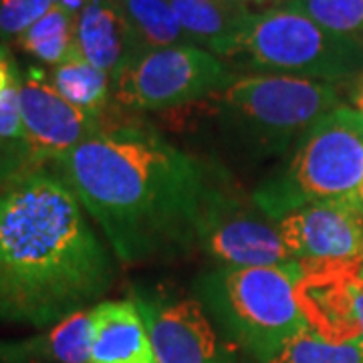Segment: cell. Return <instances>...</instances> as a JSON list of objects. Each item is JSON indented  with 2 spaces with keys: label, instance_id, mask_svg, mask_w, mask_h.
<instances>
[{
  "label": "cell",
  "instance_id": "cell-25",
  "mask_svg": "<svg viewBox=\"0 0 363 363\" xmlns=\"http://www.w3.org/2000/svg\"><path fill=\"white\" fill-rule=\"evenodd\" d=\"M347 99H350V107L355 109L359 116L363 117V73L350 81V91H347Z\"/></svg>",
  "mask_w": 363,
  "mask_h": 363
},
{
  "label": "cell",
  "instance_id": "cell-19",
  "mask_svg": "<svg viewBox=\"0 0 363 363\" xmlns=\"http://www.w3.org/2000/svg\"><path fill=\"white\" fill-rule=\"evenodd\" d=\"M279 6L297 11L325 30L363 40V0H286Z\"/></svg>",
  "mask_w": 363,
  "mask_h": 363
},
{
  "label": "cell",
  "instance_id": "cell-23",
  "mask_svg": "<svg viewBox=\"0 0 363 363\" xmlns=\"http://www.w3.org/2000/svg\"><path fill=\"white\" fill-rule=\"evenodd\" d=\"M351 327L353 341L363 351V267L351 283Z\"/></svg>",
  "mask_w": 363,
  "mask_h": 363
},
{
  "label": "cell",
  "instance_id": "cell-10",
  "mask_svg": "<svg viewBox=\"0 0 363 363\" xmlns=\"http://www.w3.org/2000/svg\"><path fill=\"white\" fill-rule=\"evenodd\" d=\"M21 111L26 143L37 166L51 164L105 130V119L69 104L39 65H30L23 73Z\"/></svg>",
  "mask_w": 363,
  "mask_h": 363
},
{
  "label": "cell",
  "instance_id": "cell-18",
  "mask_svg": "<svg viewBox=\"0 0 363 363\" xmlns=\"http://www.w3.org/2000/svg\"><path fill=\"white\" fill-rule=\"evenodd\" d=\"M262 363H363V351L353 341H333L307 329L285 341Z\"/></svg>",
  "mask_w": 363,
  "mask_h": 363
},
{
  "label": "cell",
  "instance_id": "cell-5",
  "mask_svg": "<svg viewBox=\"0 0 363 363\" xmlns=\"http://www.w3.org/2000/svg\"><path fill=\"white\" fill-rule=\"evenodd\" d=\"M363 182V117L337 105L307 131L250 196L260 212L279 222L298 208L350 202Z\"/></svg>",
  "mask_w": 363,
  "mask_h": 363
},
{
  "label": "cell",
  "instance_id": "cell-15",
  "mask_svg": "<svg viewBox=\"0 0 363 363\" xmlns=\"http://www.w3.org/2000/svg\"><path fill=\"white\" fill-rule=\"evenodd\" d=\"M51 81L69 104L89 116L105 119L111 107V77L91 65L77 47H73L59 65L52 67Z\"/></svg>",
  "mask_w": 363,
  "mask_h": 363
},
{
  "label": "cell",
  "instance_id": "cell-8",
  "mask_svg": "<svg viewBox=\"0 0 363 363\" xmlns=\"http://www.w3.org/2000/svg\"><path fill=\"white\" fill-rule=\"evenodd\" d=\"M198 248L220 267H277L297 262L289 255L277 222L247 204L220 180L208 204Z\"/></svg>",
  "mask_w": 363,
  "mask_h": 363
},
{
  "label": "cell",
  "instance_id": "cell-29",
  "mask_svg": "<svg viewBox=\"0 0 363 363\" xmlns=\"http://www.w3.org/2000/svg\"><path fill=\"white\" fill-rule=\"evenodd\" d=\"M357 210H359V212H362V214H363V208H357Z\"/></svg>",
  "mask_w": 363,
  "mask_h": 363
},
{
  "label": "cell",
  "instance_id": "cell-17",
  "mask_svg": "<svg viewBox=\"0 0 363 363\" xmlns=\"http://www.w3.org/2000/svg\"><path fill=\"white\" fill-rule=\"evenodd\" d=\"M75 21L77 16L57 2L43 18L26 28L16 45L45 65H59L75 47Z\"/></svg>",
  "mask_w": 363,
  "mask_h": 363
},
{
  "label": "cell",
  "instance_id": "cell-30",
  "mask_svg": "<svg viewBox=\"0 0 363 363\" xmlns=\"http://www.w3.org/2000/svg\"><path fill=\"white\" fill-rule=\"evenodd\" d=\"M0 363H6V362H0Z\"/></svg>",
  "mask_w": 363,
  "mask_h": 363
},
{
  "label": "cell",
  "instance_id": "cell-24",
  "mask_svg": "<svg viewBox=\"0 0 363 363\" xmlns=\"http://www.w3.org/2000/svg\"><path fill=\"white\" fill-rule=\"evenodd\" d=\"M21 79H23V71L18 69L13 51L9 49L6 43L0 40V95L11 89L13 85H18Z\"/></svg>",
  "mask_w": 363,
  "mask_h": 363
},
{
  "label": "cell",
  "instance_id": "cell-11",
  "mask_svg": "<svg viewBox=\"0 0 363 363\" xmlns=\"http://www.w3.org/2000/svg\"><path fill=\"white\" fill-rule=\"evenodd\" d=\"M277 226L297 262L363 259V214L347 200L298 208Z\"/></svg>",
  "mask_w": 363,
  "mask_h": 363
},
{
  "label": "cell",
  "instance_id": "cell-7",
  "mask_svg": "<svg viewBox=\"0 0 363 363\" xmlns=\"http://www.w3.org/2000/svg\"><path fill=\"white\" fill-rule=\"evenodd\" d=\"M233 79L216 55L176 45L140 55L111 81V99L128 111H162L212 97Z\"/></svg>",
  "mask_w": 363,
  "mask_h": 363
},
{
  "label": "cell",
  "instance_id": "cell-22",
  "mask_svg": "<svg viewBox=\"0 0 363 363\" xmlns=\"http://www.w3.org/2000/svg\"><path fill=\"white\" fill-rule=\"evenodd\" d=\"M37 166L28 143L0 140V190L28 168Z\"/></svg>",
  "mask_w": 363,
  "mask_h": 363
},
{
  "label": "cell",
  "instance_id": "cell-26",
  "mask_svg": "<svg viewBox=\"0 0 363 363\" xmlns=\"http://www.w3.org/2000/svg\"><path fill=\"white\" fill-rule=\"evenodd\" d=\"M59 2H61V4L65 6L69 13L77 16V14L81 13L83 9H85V4H87L89 0H59Z\"/></svg>",
  "mask_w": 363,
  "mask_h": 363
},
{
  "label": "cell",
  "instance_id": "cell-1",
  "mask_svg": "<svg viewBox=\"0 0 363 363\" xmlns=\"http://www.w3.org/2000/svg\"><path fill=\"white\" fill-rule=\"evenodd\" d=\"M123 264L198 248L220 178L156 130L105 121V130L51 162Z\"/></svg>",
  "mask_w": 363,
  "mask_h": 363
},
{
  "label": "cell",
  "instance_id": "cell-20",
  "mask_svg": "<svg viewBox=\"0 0 363 363\" xmlns=\"http://www.w3.org/2000/svg\"><path fill=\"white\" fill-rule=\"evenodd\" d=\"M59 0H0V40H16Z\"/></svg>",
  "mask_w": 363,
  "mask_h": 363
},
{
  "label": "cell",
  "instance_id": "cell-3",
  "mask_svg": "<svg viewBox=\"0 0 363 363\" xmlns=\"http://www.w3.org/2000/svg\"><path fill=\"white\" fill-rule=\"evenodd\" d=\"M214 99L222 143L247 164L286 156L311 125L341 105L337 85L274 73L234 77Z\"/></svg>",
  "mask_w": 363,
  "mask_h": 363
},
{
  "label": "cell",
  "instance_id": "cell-4",
  "mask_svg": "<svg viewBox=\"0 0 363 363\" xmlns=\"http://www.w3.org/2000/svg\"><path fill=\"white\" fill-rule=\"evenodd\" d=\"M301 262L277 267H210L192 283L194 298L226 343L262 363L285 341L307 331L297 298Z\"/></svg>",
  "mask_w": 363,
  "mask_h": 363
},
{
  "label": "cell",
  "instance_id": "cell-27",
  "mask_svg": "<svg viewBox=\"0 0 363 363\" xmlns=\"http://www.w3.org/2000/svg\"><path fill=\"white\" fill-rule=\"evenodd\" d=\"M242 4H247V6H267V4H271L269 9H272V6H279V4H283V2H286V0H240Z\"/></svg>",
  "mask_w": 363,
  "mask_h": 363
},
{
  "label": "cell",
  "instance_id": "cell-12",
  "mask_svg": "<svg viewBox=\"0 0 363 363\" xmlns=\"http://www.w3.org/2000/svg\"><path fill=\"white\" fill-rule=\"evenodd\" d=\"M75 47L111 81L143 55L119 0H89L75 21Z\"/></svg>",
  "mask_w": 363,
  "mask_h": 363
},
{
  "label": "cell",
  "instance_id": "cell-14",
  "mask_svg": "<svg viewBox=\"0 0 363 363\" xmlns=\"http://www.w3.org/2000/svg\"><path fill=\"white\" fill-rule=\"evenodd\" d=\"M190 43L216 57H233L255 14L240 0H169Z\"/></svg>",
  "mask_w": 363,
  "mask_h": 363
},
{
  "label": "cell",
  "instance_id": "cell-9",
  "mask_svg": "<svg viewBox=\"0 0 363 363\" xmlns=\"http://www.w3.org/2000/svg\"><path fill=\"white\" fill-rule=\"evenodd\" d=\"M131 301L147 327L157 363H234L228 343L196 298L138 286Z\"/></svg>",
  "mask_w": 363,
  "mask_h": 363
},
{
  "label": "cell",
  "instance_id": "cell-16",
  "mask_svg": "<svg viewBox=\"0 0 363 363\" xmlns=\"http://www.w3.org/2000/svg\"><path fill=\"white\" fill-rule=\"evenodd\" d=\"M143 51L192 45L176 18L169 0H119Z\"/></svg>",
  "mask_w": 363,
  "mask_h": 363
},
{
  "label": "cell",
  "instance_id": "cell-6",
  "mask_svg": "<svg viewBox=\"0 0 363 363\" xmlns=\"http://www.w3.org/2000/svg\"><path fill=\"white\" fill-rule=\"evenodd\" d=\"M233 57L274 75L350 83L363 73V40L335 35L285 6L255 14Z\"/></svg>",
  "mask_w": 363,
  "mask_h": 363
},
{
  "label": "cell",
  "instance_id": "cell-13",
  "mask_svg": "<svg viewBox=\"0 0 363 363\" xmlns=\"http://www.w3.org/2000/svg\"><path fill=\"white\" fill-rule=\"evenodd\" d=\"M89 363H157L147 327L131 298L101 301L91 309Z\"/></svg>",
  "mask_w": 363,
  "mask_h": 363
},
{
  "label": "cell",
  "instance_id": "cell-21",
  "mask_svg": "<svg viewBox=\"0 0 363 363\" xmlns=\"http://www.w3.org/2000/svg\"><path fill=\"white\" fill-rule=\"evenodd\" d=\"M0 140L26 143V131L21 111V83L0 95Z\"/></svg>",
  "mask_w": 363,
  "mask_h": 363
},
{
  "label": "cell",
  "instance_id": "cell-28",
  "mask_svg": "<svg viewBox=\"0 0 363 363\" xmlns=\"http://www.w3.org/2000/svg\"><path fill=\"white\" fill-rule=\"evenodd\" d=\"M350 202L355 208H363V182H362V186L357 188V192H355V196L351 198Z\"/></svg>",
  "mask_w": 363,
  "mask_h": 363
},
{
  "label": "cell",
  "instance_id": "cell-2",
  "mask_svg": "<svg viewBox=\"0 0 363 363\" xmlns=\"http://www.w3.org/2000/svg\"><path fill=\"white\" fill-rule=\"evenodd\" d=\"M111 250L51 166L0 190V321L49 329L93 309L116 283Z\"/></svg>",
  "mask_w": 363,
  "mask_h": 363
}]
</instances>
